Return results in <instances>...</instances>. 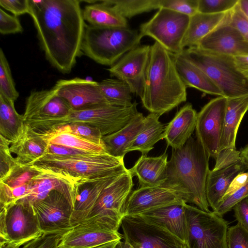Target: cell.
<instances>
[{
	"label": "cell",
	"instance_id": "obj_23",
	"mask_svg": "<svg viewBox=\"0 0 248 248\" xmlns=\"http://www.w3.org/2000/svg\"><path fill=\"white\" fill-rule=\"evenodd\" d=\"M122 174L88 179L79 183L71 217L72 226L90 216L103 190Z\"/></svg>",
	"mask_w": 248,
	"mask_h": 248
},
{
	"label": "cell",
	"instance_id": "obj_25",
	"mask_svg": "<svg viewBox=\"0 0 248 248\" xmlns=\"http://www.w3.org/2000/svg\"><path fill=\"white\" fill-rule=\"evenodd\" d=\"M197 115L190 104L180 108L169 122L163 133L168 146L177 149L184 146L195 130Z\"/></svg>",
	"mask_w": 248,
	"mask_h": 248
},
{
	"label": "cell",
	"instance_id": "obj_39",
	"mask_svg": "<svg viewBox=\"0 0 248 248\" xmlns=\"http://www.w3.org/2000/svg\"><path fill=\"white\" fill-rule=\"evenodd\" d=\"M0 94L14 102L19 96L9 62L2 48L0 49Z\"/></svg>",
	"mask_w": 248,
	"mask_h": 248
},
{
	"label": "cell",
	"instance_id": "obj_50",
	"mask_svg": "<svg viewBox=\"0 0 248 248\" xmlns=\"http://www.w3.org/2000/svg\"><path fill=\"white\" fill-rule=\"evenodd\" d=\"M233 209L238 223L248 231V198L236 204Z\"/></svg>",
	"mask_w": 248,
	"mask_h": 248
},
{
	"label": "cell",
	"instance_id": "obj_55",
	"mask_svg": "<svg viewBox=\"0 0 248 248\" xmlns=\"http://www.w3.org/2000/svg\"><path fill=\"white\" fill-rule=\"evenodd\" d=\"M33 239L34 238H29L18 241H10L0 243V248H20L26 242Z\"/></svg>",
	"mask_w": 248,
	"mask_h": 248
},
{
	"label": "cell",
	"instance_id": "obj_34",
	"mask_svg": "<svg viewBox=\"0 0 248 248\" xmlns=\"http://www.w3.org/2000/svg\"><path fill=\"white\" fill-rule=\"evenodd\" d=\"M25 124L23 115L16 111L14 102L0 94V136L12 144L21 136Z\"/></svg>",
	"mask_w": 248,
	"mask_h": 248
},
{
	"label": "cell",
	"instance_id": "obj_35",
	"mask_svg": "<svg viewBox=\"0 0 248 248\" xmlns=\"http://www.w3.org/2000/svg\"><path fill=\"white\" fill-rule=\"evenodd\" d=\"M42 135L49 144L63 145L93 153H107L104 145L91 142L69 132L54 131Z\"/></svg>",
	"mask_w": 248,
	"mask_h": 248
},
{
	"label": "cell",
	"instance_id": "obj_11",
	"mask_svg": "<svg viewBox=\"0 0 248 248\" xmlns=\"http://www.w3.org/2000/svg\"><path fill=\"white\" fill-rule=\"evenodd\" d=\"M124 239L135 248H188L165 228L141 215H126L122 220Z\"/></svg>",
	"mask_w": 248,
	"mask_h": 248
},
{
	"label": "cell",
	"instance_id": "obj_8",
	"mask_svg": "<svg viewBox=\"0 0 248 248\" xmlns=\"http://www.w3.org/2000/svg\"><path fill=\"white\" fill-rule=\"evenodd\" d=\"M188 248H228L229 223L213 211L185 205Z\"/></svg>",
	"mask_w": 248,
	"mask_h": 248
},
{
	"label": "cell",
	"instance_id": "obj_32",
	"mask_svg": "<svg viewBox=\"0 0 248 248\" xmlns=\"http://www.w3.org/2000/svg\"><path fill=\"white\" fill-rule=\"evenodd\" d=\"M84 20L90 25L102 27H126L125 18L120 15L106 0L92 1L82 10Z\"/></svg>",
	"mask_w": 248,
	"mask_h": 248
},
{
	"label": "cell",
	"instance_id": "obj_2",
	"mask_svg": "<svg viewBox=\"0 0 248 248\" xmlns=\"http://www.w3.org/2000/svg\"><path fill=\"white\" fill-rule=\"evenodd\" d=\"M210 157L199 141L191 137L183 146L173 150L162 186L175 192L186 203L210 212L206 195Z\"/></svg>",
	"mask_w": 248,
	"mask_h": 248
},
{
	"label": "cell",
	"instance_id": "obj_9",
	"mask_svg": "<svg viewBox=\"0 0 248 248\" xmlns=\"http://www.w3.org/2000/svg\"><path fill=\"white\" fill-rule=\"evenodd\" d=\"M120 227L108 217L96 215L74 225L62 234L59 248H93L121 240Z\"/></svg>",
	"mask_w": 248,
	"mask_h": 248
},
{
	"label": "cell",
	"instance_id": "obj_60",
	"mask_svg": "<svg viewBox=\"0 0 248 248\" xmlns=\"http://www.w3.org/2000/svg\"></svg>",
	"mask_w": 248,
	"mask_h": 248
},
{
	"label": "cell",
	"instance_id": "obj_5",
	"mask_svg": "<svg viewBox=\"0 0 248 248\" xmlns=\"http://www.w3.org/2000/svg\"><path fill=\"white\" fill-rule=\"evenodd\" d=\"M140 31L126 27L86 25L81 52L96 62L110 67L124 55L139 46Z\"/></svg>",
	"mask_w": 248,
	"mask_h": 248
},
{
	"label": "cell",
	"instance_id": "obj_30",
	"mask_svg": "<svg viewBox=\"0 0 248 248\" xmlns=\"http://www.w3.org/2000/svg\"><path fill=\"white\" fill-rule=\"evenodd\" d=\"M144 118L142 113L137 114L118 131L102 137L106 151L117 157H124L129 145L135 140L143 127Z\"/></svg>",
	"mask_w": 248,
	"mask_h": 248
},
{
	"label": "cell",
	"instance_id": "obj_20",
	"mask_svg": "<svg viewBox=\"0 0 248 248\" xmlns=\"http://www.w3.org/2000/svg\"><path fill=\"white\" fill-rule=\"evenodd\" d=\"M185 203L181 197L168 188L162 186H140L129 195L124 215H139L150 210Z\"/></svg>",
	"mask_w": 248,
	"mask_h": 248
},
{
	"label": "cell",
	"instance_id": "obj_27",
	"mask_svg": "<svg viewBox=\"0 0 248 248\" xmlns=\"http://www.w3.org/2000/svg\"><path fill=\"white\" fill-rule=\"evenodd\" d=\"M186 203L167 206L139 215L165 228L186 243L187 227L185 207Z\"/></svg>",
	"mask_w": 248,
	"mask_h": 248
},
{
	"label": "cell",
	"instance_id": "obj_16",
	"mask_svg": "<svg viewBox=\"0 0 248 248\" xmlns=\"http://www.w3.org/2000/svg\"><path fill=\"white\" fill-rule=\"evenodd\" d=\"M248 110V97L228 99L219 153L215 166H220L241 158L235 141L238 128Z\"/></svg>",
	"mask_w": 248,
	"mask_h": 248
},
{
	"label": "cell",
	"instance_id": "obj_26",
	"mask_svg": "<svg viewBox=\"0 0 248 248\" xmlns=\"http://www.w3.org/2000/svg\"><path fill=\"white\" fill-rule=\"evenodd\" d=\"M48 145L47 140L42 134L25 124L22 134L11 144L10 150L12 154L16 155L18 163L29 164L46 154Z\"/></svg>",
	"mask_w": 248,
	"mask_h": 248
},
{
	"label": "cell",
	"instance_id": "obj_14",
	"mask_svg": "<svg viewBox=\"0 0 248 248\" xmlns=\"http://www.w3.org/2000/svg\"><path fill=\"white\" fill-rule=\"evenodd\" d=\"M151 46H138L124 55L108 69L112 77L126 83L132 93L141 97L143 92Z\"/></svg>",
	"mask_w": 248,
	"mask_h": 248
},
{
	"label": "cell",
	"instance_id": "obj_46",
	"mask_svg": "<svg viewBox=\"0 0 248 248\" xmlns=\"http://www.w3.org/2000/svg\"><path fill=\"white\" fill-rule=\"evenodd\" d=\"M227 241L228 248H248V231L237 223L229 227Z\"/></svg>",
	"mask_w": 248,
	"mask_h": 248
},
{
	"label": "cell",
	"instance_id": "obj_54",
	"mask_svg": "<svg viewBox=\"0 0 248 248\" xmlns=\"http://www.w3.org/2000/svg\"><path fill=\"white\" fill-rule=\"evenodd\" d=\"M233 57L237 68L248 79V55L236 56Z\"/></svg>",
	"mask_w": 248,
	"mask_h": 248
},
{
	"label": "cell",
	"instance_id": "obj_57",
	"mask_svg": "<svg viewBox=\"0 0 248 248\" xmlns=\"http://www.w3.org/2000/svg\"><path fill=\"white\" fill-rule=\"evenodd\" d=\"M238 5L242 12L248 18V0H239Z\"/></svg>",
	"mask_w": 248,
	"mask_h": 248
},
{
	"label": "cell",
	"instance_id": "obj_1",
	"mask_svg": "<svg viewBox=\"0 0 248 248\" xmlns=\"http://www.w3.org/2000/svg\"><path fill=\"white\" fill-rule=\"evenodd\" d=\"M41 47L46 59L62 74L69 73L81 54L86 24L80 1L29 0Z\"/></svg>",
	"mask_w": 248,
	"mask_h": 248
},
{
	"label": "cell",
	"instance_id": "obj_47",
	"mask_svg": "<svg viewBox=\"0 0 248 248\" xmlns=\"http://www.w3.org/2000/svg\"><path fill=\"white\" fill-rule=\"evenodd\" d=\"M23 27L18 19L15 16L6 13L0 9V33L3 35L22 33Z\"/></svg>",
	"mask_w": 248,
	"mask_h": 248
},
{
	"label": "cell",
	"instance_id": "obj_59",
	"mask_svg": "<svg viewBox=\"0 0 248 248\" xmlns=\"http://www.w3.org/2000/svg\"><path fill=\"white\" fill-rule=\"evenodd\" d=\"M117 248H135L128 241L124 239V241H120Z\"/></svg>",
	"mask_w": 248,
	"mask_h": 248
},
{
	"label": "cell",
	"instance_id": "obj_28",
	"mask_svg": "<svg viewBox=\"0 0 248 248\" xmlns=\"http://www.w3.org/2000/svg\"><path fill=\"white\" fill-rule=\"evenodd\" d=\"M168 155L155 157L141 156L128 170L138 178L140 186H162L166 180Z\"/></svg>",
	"mask_w": 248,
	"mask_h": 248
},
{
	"label": "cell",
	"instance_id": "obj_56",
	"mask_svg": "<svg viewBox=\"0 0 248 248\" xmlns=\"http://www.w3.org/2000/svg\"><path fill=\"white\" fill-rule=\"evenodd\" d=\"M240 152V157L248 169V145Z\"/></svg>",
	"mask_w": 248,
	"mask_h": 248
},
{
	"label": "cell",
	"instance_id": "obj_48",
	"mask_svg": "<svg viewBox=\"0 0 248 248\" xmlns=\"http://www.w3.org/2000/svg\"><path fill=\"white\" fill-rule=\"evenodd\" d=\"M229 21L239 30L248 41V18L242 12L238 3L229 12Z\"/></svg>",
	"mask_w": 248,
	"mask_h": 248
},
{
	"label": "cell",
	"instance_id": "obj_18",
	"mask_svg": "<svg viewBox=\"0 0 248 248\" xmlns=\"http://www.w3.org/2000/svg\"><path fill=\"white\" fill-rule=\"evenodd\" d=\"M196 47L203 50L231 56L248 55V41L229 21H225L203 37Z\"/></svg>",
	"mask_w": 248,
	"mask_h": 248
},
{
	"label": "cell",
	"instance_id": "obj_36",
	"mask_svg": "<svg viewBox=\"0 0 248 248\" xmlns=\"http://www.w3.org/2000/svg\"><path fill=\"white\" fill-rule=\"evenodd\" d=\"M98 83L102 93L110 104L122 107H129L133 104L132 92L124 81L119 79L106 78Z\"/></svg>",
	"mask_w": 248,
	"mask_h": 248
},
{
	"label": "cell",
	"instance_id": "obj_44",
	"mask_svg": "<svg viewBox=\"0 0 248 248\" xmlns=\"http://www.w3.org/2000/svg\"><path fill=\"white\" fill-rule=\"evenodd\" d=\"M10 142L0 136V180L4 178L17 163L10 150Z\"/></svg>",
	"mask_w": 248,
	"mask_h": 248
},
{
	"label": "cell",
	"instance_id": "obj_22",
	"mask_svg": "<svg viewBox=\"0 0 248 248\" xmlns=\"http://www.w3.org/2000/svg\"><path fill=\"white\" fill-rule=\"evenodd\" d=\"M6 227L10 241L34 238L43 233L31 204L23 200L8 206Z\"/></svg>",
	"mask_w": 248,
	"mask_h": 248
},
{
	"label": "cell",
	"instance_id": "obj_10",
	"mask_svg": "<svg viewBox=\"0 0 248 248\" xmlns=\"http://www.w3.org/2000/svg\"><path fill=\"white\" fill-rule=\"evenodd\" d=\"M190 16L160 7L148 21L141 25V35L149 36L172 54H180L182 43L188 27Z\"/></svg>",
	"mask_w": 248,
	"mask_h": 248
},
{
	"label": "cell",
	"instance_id": "obj_41",
	"mask_svg": "<svg viewBox=\"0 0 248 248\" xmlns=\"http://www.w3.org/2000/svg\"><path fill=\"white\" fill-rule=\"evenodd\" d=\"M238 2L239 0H198V12L208 14L227 13Z\"/></svg>",
	"mask_w": 248,
	"mask_h": 248
},
{
	"label": "cell",
	"instance_id": "obj_15",
	"mask_svg": "<svg viewBox=\"0 0 248 248\" xmlns=\"http://www.w3.org/2000/svg\"><path fill=\"white\" fill-rule=\"evenodd\" d=\"M133 186V177L129 170L118 176L103 190L88 217L104 216L121 226Z\"/></svg>",
	"mask_w": 248,
	"mask_h": 248
},
{
	"label": "cell",
	"instance_id": "obj_12",
	"mask_svg": "<svg viewBox=\"0 0 248 248\" xmlns=\"http://www.w3.org/2000/svg\"><path fill=\"white\" fill-rule=\"evenodd\" d=\"M227 102L225 97L215 98L204 105L197 115V140L215 160L218 155Z\"/></svg>",
	"mask_w": 248,
	"mask_h": 248
},
{
	"label": "cell",
	"instance_id": "obj_4",
	"mask_svg": "<svg viewBox=\"0 0 248 248\" xmlns=\"http://www.w3.org/2000/svg\"><path fill=\"white\" fill-rule=\"evenodd\" d=\"M137 105L135 102L129 107L107 104L82 110L72 109L65 116L34 120L25 124L36 132L45 134L68 124L83 123L98 128L103 137L124 127L138 112Z\"/></svg>",
	"mask_w": 248,
	"mask_h": 248
},
{
	"label": "cell",
	"instance_id": "obj_52",
	"mask_svg": "<svg viewBox=\"0 0 248 248\" xmlns=\"http://www.w3.org/2000/svg\"><path fill=\"white\" fill-rule=\"evenodd\" d=\"M248 182V171L239 174L233 179L230 184L224 197L228 196L233 193L245 186Z\"/></svg>",
	"mask_w": 248,
	"mask_h": 248
},
{
	"label": "cell",
	"instance_id": "obj_6",
	"mask_svg": "<svg viewBox=\"0 0 248 248\" xmlns=\"http://www.w3.org/2000/svg\"><path fill=\"white\" fill-rule=\"evenodd\" d=\"M124 157L107 153L75 156H61L46 153L29 164L39 168L62 173L80 181L127 172Z\"/></svg>",
	"mask_w": 248,
	"mask_h": 248
},
{
	"label": "cell",
	"instance_id": "obj_58",
	"mask_svg": "<svg viewBox=\"0 0 248 248\" xmlns=\"http://www.w3.org/2000/svg\"><path fill=\"white\" fill-rule=\"evenodd\" d=\"M120 241L121 240H118L111 242L93 248H117Z\"/></svg>",
	"mask_w": 248,
	"mask_h": 248
},
{
	"label": "cell",
	"instance_id": "obj_24",
	"mask_svg": "<svg viewBox=\"0 0 248 248\" xmlns=\"http://www.w3.org/2000/svg\"><path fill=\"white\" fill-rule=\"evenodd\" d=\"M248 169L241 158L210 170L206 181V195L209 206L215 211L233 179Z\"/></svg>",
	"mask_w": 248,
	"mask_h": 248
},
{
	"label": "cell",
	"instance_id": "obj_49",
	"mask_svg": "<svg viewBox=\"0 0 248 248\" xmlns=\"http://www.w3.org/2000/svg\"><path fill=\"white\" fill-rule=\"evenodd\" d=\"M0 5L16 17L30 12L29 0H0Z\"/></svg>",
	"mask_w": 248,
	"mask_h": 248
},
{
	"label": "cell",
	"instance_id": "obj_3",
	"mask_svg": "<svg viewBox=\"0 0 248 248\" xmlns=\"http://www.w3.org/2000/svg\"><path fill=\"white\" fill-rule=\"evenodd\" d=\"M186 89L172 54L155 42L151 46L144 90L140 97L143 107L160 116L186 101Z\"/></svg>",
	"mask_w": 248,
	"mask_h": 248
},
{
	"label": "cell",
	"instance_id": "obj_37",
	"mask_svg": "<svg viewBox=\"0 0 248 248\" xmlns=\"http://www.w3.org/2000/svg\"><path fill=\"white\" fill-rule=\"evenodd\" d=\"M126 19L160 8V0H106Z\"/></svg>",
	"mask_w": 248,
	"mask_h": 248
},
{
	"label": "cell",
	"instance_id": "obj_53",
	"mask_svg": "<svg viewBox=\"0 0 248 248\" xmlns=\"http://www.w3.org/2000/svg\"><path fill=\"white\" fill-rule=\"evenodd\" d=\"M15 202L11 187L0 181V206H9Z\"/></svg>",
	"mask_w": 248,
	"mask_h": 248
},
{
	"label": "cell",
	"instance_id": "obj_19",
	"mask_svg": "<svg viewBox=\"0 0 248 248\" xmlns=\"http://www.w3.org/2000/svg\"><path fill=\"white\" fill-rule=\"evenodd\" d=\"M41 169V173L31 181L30 192L20 200L31 203L44 198L50 191L55 190L66 198L74 209L78 187L81 181L62 173Z\"/></svg>",
	"mask_w": 248,
	"mask_h": 248
},
{
	"label": "cell",
	"instance_id": "obj_45",
	"mask_svg": "<svg viewBox=\"0 0 248 248\" xmlns=\"http://www.w3.org/2000/svg\"><path fill=\"white\" fill-rule=\"evenodd\" d=\"M164 7L189 16L198 12V0H160Z\"/></svg>",
	"mask_w": 248,
	"mask_h": 248
},
{
	"label": "cell",
	"instance_id": "obj_43",
	"mask_svg": "<svg viewBox=\"0 0 248 248\" xmlns=\"http://www.w3.org/2000/svg\"><path fill=\"white\" fill-rule=\"evenodd\" d=\"M64 232H43L26 242L20 248H56Z\"/></svg>",
	"mask_w": 248,
	"mask_h": 248
},
{
	"label": "cell",
	"instance_id": "obj_51",
	"mask_svg": "<svg viewBox=\"0 0 248 248\" xmlns=\"http://www.w3.org/2000/svg\"><path fill=\"white\" fill-rule=\"evenodd\" d=\"M61 156H75L93 154L83 150L55 144H49L47 153Z\"/></svg>",
	"mask_w": 248,
	"mask_h": 248
},
{
	"label": "cell",
	"instance_id": "obj_31",
	"mask_svg": "<svg viewBox=\"0 0 248 248\" xmlns=\"http://www.w3.org/2000/svg\"><path fill=\"white\" fill-rule=\"evenodd\" d=\"M228 13L208 14L197 12L190 16L182 47L196 46L203 37L225 21Z\"/></svg>",
	"mask_w": 248,
	"mask_h": 248
},
{
	"label": "cell",
	"instance_id": "obj_13",
	"mask_svg": "<svg viewBox=\"0 0 248 248\" xmlns=\"http://www.w3.org/2000/svg\"><path fill=\"white\" fill-rule=\"evenodd\" d=\"M31 203L43 232H65L72 227L73 208L59 192L52 190L44 198Z\"/></svg>",
	"mask_w": 248,
	"mask_h": 248
},
{
	"label": "cell",
	"instance_id": "obj_40",
	"mask_svg": "<svg viewBox=\"0 0 248 248\" xmlns=\"http://www.w3.org/2000/svg\"><path fill=\"white\" fill-rule=\"evenodd\" d=\"M54 131L69 132L91 142L104 145L102 141L103 136L100 130L95 127L87 124L78 123L68 124L58 127L47 133Z\"/></svg>",
	"mask_w": 248,
	"mask_h": 248
},
{
	"label": "cell",
	"instance_id": "obj_29",
	"mask_svg": "<svg viewBox=\"0 0 248 248\" xmlns=\"http://www.w3.org/2000/svg\"><path fill=\"white\" fill-rule=\"evenodd\" d=\"M172 55L177 71L186 88L192 87L207 94L224 96L218 86L200 68L180 54Z\"/></svg>",
	"mask_w": 248,
	"mask_h": 248
},
{
	"label": "cell",
	"instance_id": "obj_33",
	"mask_svg": "<svg viewBox=\"0 0 248 248\" xmlns=\"http://www.w3.org/2000/svg\"><path fill=\"white\" fill-rule=\"evenodd\" d=\"M159 116L150 113L144 118L142 128L135 140L129 145L127 153L138 151L142 155H147L154 145L163 139L165 126L159 121Z\"/></svg>",
	"mask_w": 248,
	"mask_h": 248
},
{
	"label": "cell",
	"instance_id": "obj_7",
	"mask_svg": "<svg viewBox=\"0 0 248 248\" xmlns=\"http://www.w3.org/2000/svg\"><path fill=\"white\" fill-rule=\"evenodd\" d=\"M200 68L215 82L224 96L248 97V79L237 68L233 56L202 50L184 48L180 54Z\"/></svg>",
	"mask_w": 248,
	"mask_h": 248
},
{
	"label": "cell",
	"instance_id": "obj_21",
	"mask_svg": "<svg viewBox=\"0 0 248 248\" xmlns=\"http://www.w3.org/2000/svg\"><path fill=\"white\" fill-rule=\"evenodd\" d=\"M72 108L52 88L32 91L27 98L24 122L67 115Z\"/></svg>",
	"mask_w": 248,
	"mask_h": 248
},
{
	"label": "cell",
	"instance_id": "obj_17",
	"mask_svg": "<svg viewBox=\"0 0 248 248\" xmlns=\"http://www.w3.org/2000/svg\"><path fill=\"white\" fill-rule=\"evenodd\" d=\"M52 88L73 109L82 110L109 104L98 82L79 78L60 79Z\"/></svg>",
	"mask_w": 248,
	"mask_h": 248
},
{
	"label": "cell",
	"instance_id": "obj_42",
	"mask_svg": "<svg viewBox=\"0 0 248 248\" xmlns=\"http://www.w3.org/2000/svg\"><path fill=\"white\" fill-rule=\"evenodd\" d=\"M248 198V182L233 193L224 197L218 203L215 211L218 216L222 217L233 207L244 199Z\"/></svg>",
	"mask_w": 248,
	"mask_h": 248
},
{
	"label": "cell",
	"instance_id": "obj_38",
	"mask_svg": "<svg viewBox=\"0 0 248 248\" xmlns=\"http://www.w3.org/2000/svg\"><path fill=\"white\" fill-rule=\"evenodd\" d=\"M42 170L29 164L17 163L0 181L12 188L29 184Z\"/></svg>",
	"mask_w": 248,
	"mask_h": 248
}]
</instances>
